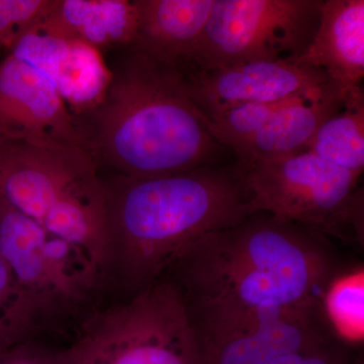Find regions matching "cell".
<instances>
[{"label": "cell", "instance_id": "6da1fadb", "mask_svg": "<svg viewBox=\"0 0 364 364\" xmlns=\"http://www.w3.org/2000/svg\"><path fill=\"white\" fill-rule=\"evenodd\" d=\"M344 267L324 235L253 213L198 239L170 270L205 346L275 318L322 314Z\"/></svg>", "mask_w": 364, "mask_h": 364}, {"label": "cell", "instance_id": "7a4b0ae2", "mask_svg": "<svg viewBox=\"0 0 364 364\" xmlns=\"http://www.w3.org/2000/svg\"><path fill=\"white\" fill-rule=\"evenodd\" d=\"M104 97L77 117L85 149L119 176L159 177L210 166L223 146L179 85L174 69L128 48Z\"/></svg>", "mask_w": 364, "mask_h": 364}, {"label": "cell", "instance_id": "3957f363", "mask_svg": "<svg viewBox=\"0 0 364 364\" xmlns=\"http://www.w3.org/2000/svg\"><path fill=\"white\" fill-rule=\"evenodd\" d=\"M105 186L114 256L134 294L162 279L198 239L252 214L234 170L117 176Z\"/></svg>", "mask_w": 364, "mask_h": 364}, {"label": "cell", "instance_id": "277c9868", "mask_svg": "<svg viewBox=\"0 0 364 364\" xmlns=\"http://www.w3.org/2000/svg\"><path fill=\"white\" fill-rule=\"evenodd\" d=\"M235 176L251 213H267L345 243L363 247L360 176L310 151L238 161Z\"/></svg>", "mask_w": 364, "mask_h": 364}, {"label": "cell", "instance_id": "5b68a950", "mask_svg": "<svg viewBox=\"0 0 364 364\" xmlns=\"http://www.w3.org/2000/svg\"><path fill=\"white\" fill-rule=\"evenodd\" d=\"M54 364H205L181 291L158 280L97 314Z\"/></svg>", "mask_w": 364, "mask_h": 364}, {"label": "cell", "instance_id": "8992f818", "mask_svg": "<svg viewBox=\"0 0 364 364\" xmlns=\"http://www.w3.org/2000/svg\"><path fill=\"white\" fill-rule=\"evenodd\" d=\"M321 4L322 0H215L193 54L176 68L293 62L315 37Z\"/></svg>", "mask_w": 364, "mask_h": 364}, {"label": "cell", "instance_id": "52a82bcc", "mask_svg": "<svg viewBox=\"0 0 364 364\" xmlns=\"http://www.w3.org/2000/svg\"><path fill=\"white\" fill-rule=\"evenodd\" d=\"M172 69L182 90L203 116L237 105L289 100L332 83L321 69L291 61Z\"/></svg>", "mask_w": 364, "mask_h": 364}, {"label": "cell", "instance_id": "ba28073f", "mask_svg": "<svg viewBox=\"0 0 364 364\" xmlns=\"http://www.w3.org/2000/svg\"><path fill=\"white\" fill-rule=\"evenodd\" d=\"M0 139L85 149L75 117L51 79L13 53L0 62Z\"/></svg>", "mask_w": 364, "mask_h": 364}, {"label": "cell", "instance_id": "9c48e42d", "mask_svg": "<svg viewBox=\"0 0 364 364\" xmlns=\"http://www.w3.org/2000/svg\"><path fill=\"white\" fill-rule=\"evenodd\" d=\"M293 62L324 71L344 95L363 90V0L322 1L315 37Z\"/></svg>", "mask_w": 364, "mask_h": 364}, {"label": "cell", "instance_id": "30bf717a", "mask_svg": "<svg viewBox=\"0 0 364 364\" xmlns=\"http://www.w3.org/2000/svg\"><path fill=\"white\" fill-rule=\"evenodd\" d=\"M215 0H134L136 26L129 48L176 68L193 54Z\"/></svg>", "mask_w": 364, "mask_h": 364}, {"label": "cell", "instance_id": "8fae6325", "mask_svg": "<svg viewBox=\"0 0 364 364\" xmlns=\"http://www.w3.org/2000/svg\"><path fill=\"white\" fill-rule=\"evenodd\" d=\"M334 339L323 314H312L275 318L205 345L202 350L205 364H272Z\"/></svg>", "mask_w": 364, "mask_h": 364}, {"label": "cell", "instance_id": "7c38bea8", "mask_svg": "<svg viewBox=\"0 0 364 364\" xmlns=\"http://www.w3.org/2000/svg\"><path fill=\"white\" fill-rule=\"evenodd\" d=\"M336 85L324 87L284 107L255 134L231 146L238 161L287 156L306 150L316 132L344 105Z\"/></svg>", "mask_w": 364, "mask_h": 364}, {"label": "cell", "instance_id": "4fadbf2b", "mask_svg": "<svg viewBox=\"0 0 364 364\" xmlns=\"http://www.w3.org/2000/svg\"><path fill=\"white\" fill-rule=\"evenodd\" d=\"M41 26L98 51L116 45L129 48L135 38L136 7L126 0H56Z\"/></svg>", "mask_w": 364, "mask_h": 364}, {"label": "cell", "instance_id": "5bb4252c", "mask_svg": "<svg viewBox=\"0 0 364 364\" xmlns=\"http://www.w3.org/2000/svg\"><path fill=\"white\" fill-rule=\"evenodd\" d=\"M74 116L90 111L102 100L112 72L100 51L85 43L70 41L48 74Z\"/></svg>", "mask_w": 364, "mask_h": 364}, {"label": "cell", "instance_id": "9a60e30c", "mask_svg": "<svg viewBox=\"0 0 364 364\" xmlns=\"http://www.w3.org/2000/svg\"><path fill=\"white\" fill-rule=\"evenodd\" d=\"M306 150L361 176L364 169L363 90L345 97L343 107L321 124Z\"/></svg>", "mask_w": 364, "mask_h": 364}, {"label": "cell", "instance_id": "2e32d148", "mask_svg": "<svg viewBox=\"0 0 364 364\" xmlns=\"http://www.w3.org/2000/svg\"><path fill=\"white\" fill-rule=\"evenodd\" d=\"M322 312L334 336L358 349L364 335L363 265L344 267L332 279L322 298Z\"/></svg>", "mask_w": 364, "mask_h": 364}, {"label": "cell", "instance_id": "e0dca14e", "mask_svg": "<svg viewBox=\"0 0 364 364\" xmlns=\"http://www.w3.org/2000/svg\"><path fill=\"white\" fill-rule=\"evenodd\" d=\"M56 0H0V49L13 51L18 41L50 16Z\"/></svg>", "mask_w": 364, "mask_h": 364}, {"label": "cell", "instance_id": "ac0fdd59", "mask_svg": "<svg viewBox=\"0 0 364 364\" xmlns=\"http://www.w3.org/2000/svg\"><path fill=\"white\" fill-rule=\"evenodd\" d=\"M33 314L16 286L11 270L0 255V331L21 337Z\"/></svg>", "mask_w": 364, "mask_h": 364}, {"label": "cell", "instance_id": "d6986e66", "mask_svg": "<svg viewBox=\"0 0 364 364\" xmlns=\"http://www.w3.org/2000/svg\"><path fill=\"white\" fill-rule=\"evenodd\" d=\"M272 364H363L358 349L334 339L309 349L289 354Z\"/></svg>", "mask_w": 364, "mask_h": 364}, {"label": "cell", "instance_id": "ffe728a7", "mask_svg": "<svg viewBox=\"0 0 364 364\" xmlns=\"http://www.w3.org/2000/svg\"><path fill=\"white\" fill-rule=\"evenodd\" d=\"M0 364H54V355L18 343L0 358Z\"/></svg>", "mask_w": 364, "mask_h": 364}, {"label": "cell", "instance_id": "44dd1931", "mask_svg": "<svg viewBox=\"0 0 364 364\" xmlns=\"http://www.w3.org/2000/svg\"><path fill=\"white\" fill-rule=\"evenodd\" d=\"M18 343H21V340L16 339L13 335L0 332V358L7 350Z\"/></svg>", "mask_w": 364, "mask_h": 364}]
</instances>
